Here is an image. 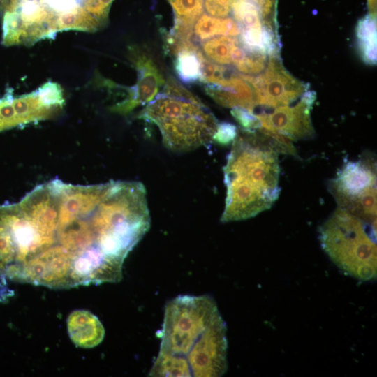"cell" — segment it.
Here are the masks:
<instances>
[{"mask_svg": "<svg viewBox=\"0 0 377 377\" xmlns=\"http://www.w3.org/2000/svg\"><path fill=\"white\" fill-rule=\"evenodd\" d=\"M91 1V0H85V5H86L88 2Z\"/></svg>", "mask_w": 377, "mask_h": 377, "instance_id": "obj_24", "label": "cell"}, {"mask_svg": "<svg viewBox=\"0 0 377 377\" xmlns=\"http://www.w3.org/2000/svg\"><path fill=\"white\" fill-rule=\"evenodd\" d=\"M177 49L176 69L180 78L185 82H193L200 78V52L189 41L178 43Z\"/></svg>", "mask_w": 377, "mask_h": 377, "instance_id": "obj_15", "label": "cell"}, {"mask_svg": "<svg viewBox=\"0 0 377 377\" xmlns=\"http://www.w3.org/2000/svg\"><path fill=\"white\" fill-rule=\"evenodd\" d=\"M376 225L337 207L320 226L321 247L345 275L361 281L376 278Z\"/></svg>", "mask_w": 377, "mask_h": 377, "instance_id": "obj_5", "label": "cell"}, {"mask_svg": "<svg viewBox=\"0 0 377 377\" xmlns=\"http://www.w3.org/2000/svg\"><path fill=\"white\" fill-rule=\"evenodd\" d=\"M255 3L259 10L264 25L277 29L278 0H251Z\"/></svg>", "mask_w": 377, "mask_h": 377, "instance_id": "obj_19", "label": "cell"}, {"mask_svg": "<svg viewBox=\"0 0 377 377\" xmlns=\"http://www.w3.org/2000/svg\"><path fill=\"white\" fill-rule=\"evenodd\" d=\"M231 13L240 29L258 28L264 25L257 5L251 0H237Z\"/></svg>", "mask_w": 377, "mask_h": 377, "instance_id": "obj_17", "label": "cell"}, {"mask_svg": "<svg viewBox=\"0 0 377 377\" xmlns=\"http://www.w3.org/2000/svg\"><path fill=\"white\" fill-rule=\"evenodd\" d=\"M168 1L175 15V35L180 40H188L193 24L202 13L203 0Z\"/></svg>", "mask_w": 377, "mask_h": 377, "instance_id": "obj_12", "label": "cell"}, {"mask_svg": "<svg viewBox=\"0 0 377 377\" xmlns=\"http://www.w3.org/2000/svg\"><path fill=\"white\" fill-rule=\"evenodd\" d=\"M207 94L219 105L230 108H242L251 112L256 107L251 85L241 75L234 74L222 85L209 84Z\"/></svg>", "mask_w": 377, "mask_h": 377, "instance_id": "obj_9", "label": "cell"}, {"mask_svg": "<svg viewBox=\"0 0 377 377\" xmlns=\"http://www.w3.org/2000/svg\"><path fill=\"white\" fill-rule=\"evenodd\" d=\"M138 63L140 75L135 94L125 108H131L151 101L163 83L162 77L154 64L147 58H141Z\"/></svg>", "mask_w": 377, "mask_h": 377, "instance_id": "obj_11", "label": "cell"}, {"mask_svg": "<svg viewBox=\"0 0 377 377\" xmlns=\"http://www.w3.org/2000/svg\"><path fill=\"white\" fill-rule=\"evenodd\" d=\"M369 7V14L371 16L376 17V0H367Z\"/></svg>", "mask_w": 377, "mask_h": 377, "instance_id": "obj_23", "label": "cell"}, {"mask_svg": "<svg viewBox=\"0 0 377 377\" xmlns=\"http://www.w3.org/2000/svg\"><path fill=\"white\" fill-rule=\"evenodd\" d=\"M150 227L142 184H41L0 205V276L54 289L118 282Z\"/></svg>", "mask_w": 377, "mask_h": 377, "instance_id": "obj_1", "label": "cell"}, {"mask_svg": "<svg viewBox=\"0 0 377 377\" xmlns=\"http://www.w3.org/2000/svg\"><path fill=\"white\" fill-rule=\"evenodd\" d=\"M329 190L341 207L360 219L376 222V161L367 153L345 163L329 183Z\"/></svg>", "mask_w": 377, "mask_h": 377, "instance_id": "obj_6", "label": "cell"}, {"mask_svg": "<svg viewBox=\"0 0 377 377\" xmlns=\"http://www.w3.org/2000/svg\"><path fill=\"white\" fill-rule=\"evenodd\" d=\"M195 22L194 33L201 40L219 35L235 37L240 33L239 24L232 17H216L205 14Z\"/></svg>", "mask_w": 377, "mask_h": 377, "instance_id": "obj_13", "label": "cell"}, {"mask_svg": "<svg viewBox=\"0 0 377 377\" xmlns=\"http://www.w3.org/2000/svg\"><path fill=\"white\" fill-rule=\"evenodd\" d=\"M257 130L267 136L272 149L278 154L290 155L300 159L297 149L293 143V140L290 138L282 133L263 127H260Z\"/></svg>", "mask_w": 377, "mask_h": 377, "instance_id": "obj_18", "label": "cell"}, {"mask_svg": "<svg viewBox=\"0 0 377 377\" xmlns=\"http://www.w3.org/2000/svg\"><path fill=\"white\" fill-rule=\"evenodd\" d=\"M237 131L236 127L230 123L219 124L214 140L222 144H228L235 139Z\"/></svg>", "mask_w": 377, "mask_h": 377, "instance_id": "obj_22", "label": "cell"}, {"mask_svg": "<svg viewBox=\"0 0 377 377\" xmlns=\"http://www.w3.org/2000/svg\"><path fill=\"white\" fill-rule=\"evenodd\" d=\"M237 0H204L207 13L216 17H226L232 12Z\"/></svg>", "mask_w": 377, "mask_h": 377, "instance_id": "obj_20", "label": "cell"}, {"mask_svg": "<svg viewBox=\"0 0 377 377\" xmlns=\"http://www.w3.org/2000/svg\"><path fill=\"white\" fill-rule=\"evenodd\" d=\"M376 17L367 14L357 24V47L362 60L367 64H376Z\"/></svg>", "mask_w": 377, "mask_h": 377, "instance_id": "obj_14", "label": "cell"}, {"mask_svg": "<svg viewBox=\"0 0 377 377\" xmlns=\"http://www.w3.org/2000/svg\"><path fill=\"white\" fill-rule=\"evenodd\" d=\"M239 40L230 36H218L205 42L202 51L205 57L219 65L232 64L234 51Z\"/></svg>", "mask_w": 377, "mask_h": 377, "instance_id": "obj_16", "label": "cell"}, {"mask_svg": "<svg viewBox=\"0 0 377 377\" xmlns=\"http://www.w3.org/2000/svg\"><path fill=\"white\" fill-rule=\"evenodd\" d=\"M315 99V93L306 90L293 106H280L272 113L256 114L260 127L282 133L293 140L312 138L315 131L311 110Z\"/></svg>", "mask_w": 377, "mask_h": 377, "instance_id": "obj_8", "label": "cell"}, {"mask_svg": "<svg viewBox=\"0 0 377 377\" xmlns=\"http://www.w3.org/2000/svg\"><path fill=\"white\" fill-rule=\"evenodd\" d=\"M226 325L208 295H179L165 308L160 350L150 376L204 377L223 361Z\"/></svg>", "mask_w": 377, "mask_h": 377, "instance_id": "obj_2", "label": "cell"}, {"mask_svg": "<svg viewBox=\"0 0 377 377\" xmlns=\"http://www.w3.org/2000/svg\"><path fill=\"white\" fill-rule=\"evenodd\" d=\"M71 341L77 347L90 348L98 346L104 338L105 330L98 318L85 310L72 312L67 319Z\"/></svg>", "mask_w": 377, "mask_h": 377, "instance_id": "obj_10", "label": "cell"}, {"mask_svg": "<svg viewBox=\"0 0 377 377\" xmlns=\"http://www.w3.org/2000/svg\"><path fill=\"white\" fill-rule=\"evenodd\" d=\"M231 113L244 129L254 131L261 126L257 115L244 108H234Z\"/></svg>", "mask_w": 377, "mask_h": 377, "instance_id": "obj_21", "label": "cell"}, {"mask_svg": "<svg viewBox=\"0 0 377 377\" xmlns=\"http://www.w3.org/2000/svg\"><path fill=\"white\" fill-rule=\"evenodd\" d=\"M241 75L251 87L256 105L274 109L288 105L307 90L305 84L285 68L279 56H269L260 73Z\"/></svg>", "mask_w": 377, "mask_h": 377, "instance_id": "obj_7", "label": "cell"}, {"mask_svg": "<svg viewBox=\"0 0 377 377\" xmlns=\"http://www.w3.org/2000/svg\"><path fill=\"white\" fill-rule=\"evenodd\" d=\"M140 117L158 126L164 145L175 152L190 151L209 143L219 126L197 98L172 84L144 109Z\"/></svg>", "mask_w": 377, "mask_h": 377, "instance_id": "obj_4", "label": "cell"}, {"mask_svg": "<svg viewBox=\"0 0 377 377\" xmlns=\"http://www.w3.org/2000/svg\"><path fill=\"white\" fill-rule=\"evenodd\" d=\"M223 170L226 197L221 222L254 217L279 198L278 154L258 130L237 131Z\"/></svg>", "mask_w": 377, "mask_h": 377, "instance_id": "obj_3", "label": "cell"}]
</instances>
